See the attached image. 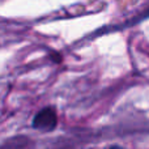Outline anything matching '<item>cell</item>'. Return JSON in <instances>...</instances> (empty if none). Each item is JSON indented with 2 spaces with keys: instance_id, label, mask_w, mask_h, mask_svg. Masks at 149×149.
<instances>
[{
  "instance_id": "obj_1",
  "label": "cell",
  "mask_w": 149,
  "mask_h": 149,
  "mask_svg": "<svg viewBox=\"0 0 149 149\" xmlns=\"http://www.w3.org/2000/svg\"><path fill=\"white\" fill-rule=\"evenodd\" d=\"M58 126V115L54 107L47 106L39 110L33 119V127L42 132H51Z\"/></svg>"
},
{
  "instance_id": "obj_2",
  "label": "cell",
  "mask_w": 149,
  "mask_h": 149,
  "mask_svg": "<svg viewBox=\"0 0 149 149\" xmlns=\"http://www.w3.org/2000/svg\"><path fill=\"white\" fill-rule=\"evenodd\" d=\"M147 17H149V8L145 10L144 13H143V15H140V17L136 18V21H140V20H143V18H147Z\"/></svg>"
},
{
  "instance_id": "obj_3",
  "label": "cell",
  "mask_w": 149,
  "mask_h": 149,
  "mask_svg": "<svg viewBox=\"0 0 149 149\" xmlns=\"http://www.w3.org/2000/svg\"><path fill=\"white\" fill-rule=\"evenodd\" d=\"M106 149H124V148L119 147V145H111V147H109V148H106Z\"/></svg>"
}]
</instances>
